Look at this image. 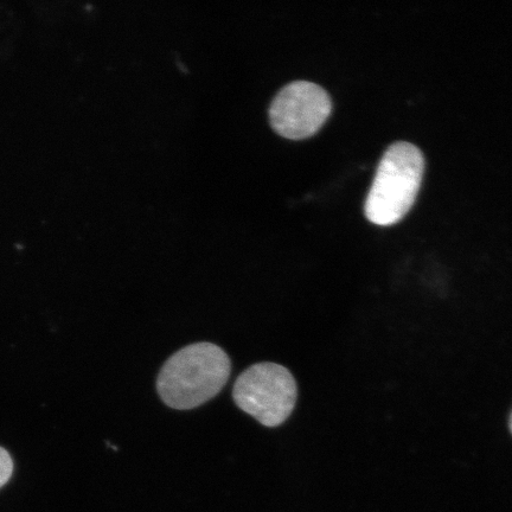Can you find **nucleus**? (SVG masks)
I'll return each mask as SVG.
<instances>
[{"label":"nucleus","instance_id":"obj_5","mask_svg":"<svg viewBox=\"0 0 512 512\" xmlns=\"http://www.w3.org/2000/svg\"><path fill=\"white\" fill-rule=\"evenodd\" d=\"M12 471H14V463H12L10 454L0 447V488L9 482Z\"/></svg>","mask_w":512,"mask_h":512},{"label":"nucleus","instance_id":"obj_6","mask_svg":"<svg viewBox=\"0 0 512 512\" xmlns=\"http://www.w3.org/2000/svg\"><path fill=\"white\" fill-rule=\"evenodd\" d=\"M510 431L512 433V413H511V416H510Z\"/></svg>","mask_w":512,"mask_h":512},{"label":"nucleus","instance_id":"obj_3","mask_svg":"<svg viewBox=\"0 0 512 512\" xmlns=\"http://www.w3.org/2000/svg\"><path fill=\"white\" fill-rule=\"evenodd\" d=\"M297 398V382L291 371L272 362L249 367L233 387L236 406L270 428L283 425L290 418Z\"/></svg>","mask_w":512,"mask_h":512},{"label":"nucleus","instance_id":"obj_4","mask_svg":"<svg viewBox=\"0 0 512 512\" xmlns=\"http://www.w3.org/2000/svg\"><path fill=\"white\" fill-rule=\"evenodd\" d=\"M332 101L324 88L309 81H296L275 95L270 121L279 136L302 140L315 136L329 119Z\"/></svg>","mask_w":512,"mask_h":512},{"label":"nucleus","instance_id":"obj_2","mask_svg":"<svg viewBox=\"0 0 512 512\" xmlns=\"http://www.w3.org/2000/svg\"><path fill=\"white\" fill-rule=\"evenodd\" d=\"M425 171V158L418 147L399 142L389 147L377 168L364 213L377 226L400 222L415 203Z\"/></svg>","mask_w":512,"mask_h":512},{"label":"nucleus","instance_id":"obj_1","mask_svg":"<svg viewBox=\"0 0 512 512\" xmlns=\"http://www.w3.org/2000/svg\"><path fill=\"white\" fill-rule=\"evenodd\" d=\"M230 373L232 362L219 345L190 344L164 363L157 392L166 406L188 411L214 399L226 386Z\"/></svg>","mask_w":512,"mask_h":512}]
</instances>
